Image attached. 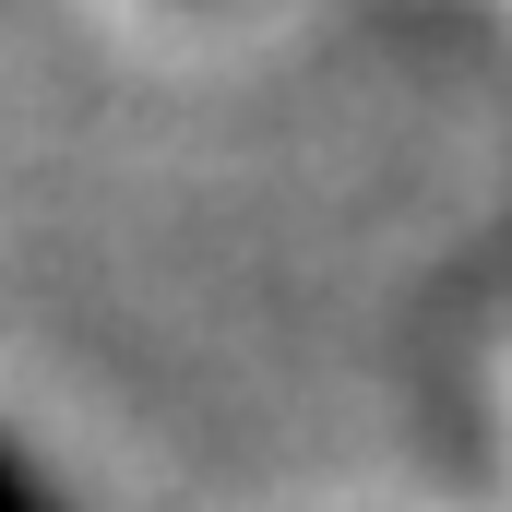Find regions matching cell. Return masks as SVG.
Wrapping results in <instances>:
<instances>
[{"mask_svg":"<svg viewBox=\"0 0 512 512\" xmlns=\"http://www.w3.org/2000/svg\"><path fill=\"white\" fill-rule=\"evenodd\" d=\"M0 512H48V501H36V477H24L12 453H0Z\"/></svg>","mask_w":512,"mask_h":512,"instance_id":"1","label":"cell"}]
</instances>
